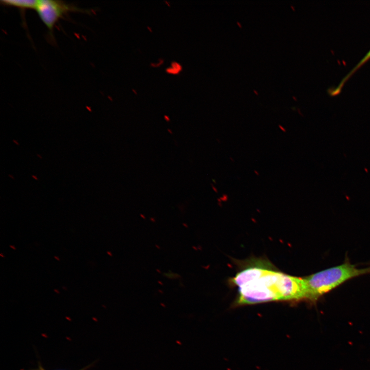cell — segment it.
I'll return each instance as SVG.
<instances>
[{"instance_id":"6da1fadb","label":"cell","mask_w":370,"mask_h":370,"mask_svg":"<svg viewBox=\"0 0 370 370\" xmlns=\"http://www.w3.org/2000/svg\"><path fill=\"white\" fill-rule=\"evenodd\" d=\"M238 288L235 304H256L271 301L308 300L304 278L273 269L267 261L255 260L237 272L231 280Z\"/></svg>"},{"instance_id":"7a4b0ae2","label":"cell","mask_w":370,"mask_h":370,"mask_svg":"<svg viewBox=\"0 0 370 370\" xmlns=\"http://www.w3.org/2000/svg\"><path fill=\"white\" fill-rule=\"evenodd\" d=\"M370 273V266L358 268L348 260L340 265L320 271L305 277L308 286V301L316 303L320 297L345 282Z\"/></svg>"},{"instance_id":"3957f363","label":"cell","mask_w":370,"mask_h":370,"mask_svg":"<svg viewBox=\"0 0 370 370\" xmlns=\"http://www.w3.org/2000/svg\"><path fill=\"white\" fill-rule=\"evenodd\" d=\"M41 20L52 37L53 30L58 21L70 12L88 13L90 11L73 4L58 0H40L35 9Z\"/></svg>"},{"instance_id":"277c9868","label":"cell","mask_w":370,"mask_h":370,"mask_svg":"<svg viewBox=\"0 0 370 370\" xmlns=\"http://www.w3.org/2000/svg\"><path fill=\"white\" fill-rule=\"evenodd\" d=\"M38 1L36 0H1V5L6 7H12L20 9L21 11L26 10L35 9Z\"/></svg>"},{"instance_id":"5b68a950","label":"cell","mask_w":370,"mask_h":370,"mask_svg":"<svg viewBox=\"0 0 370 370\" xmlns=\"http://www.w3.org/2000/svg\"><path fill=\"white\" fill-rule=\"evenodd\" d=\"M370 59V49L365 54V55L362 58V59L359 62L357 65L343 79L338 86L334 91V93H338L340 89L342 88L345 82L350 77V76L357 71L360 67H361L363 64L367 62Z\"/></svg>"},{"instance_id":"8992f818","label":"cell","mask_w":370,"mask_h":370,"mask_svg":"<svg viewBox=\"0 0 370 370\" xmlns=\"http://www.w3.org/2000/svg\"><path fill=\"white\" fill-rule=\"evenodd\" d=\"M93 364H94V363H91V364H89V365L85 366L84 367H83V368H81V369H79V370H87L88 368H90V367L93 365ZM29 370H47V369H45L43 367V366H42V364L40 363V362H39V363H38V367L37 368H34V369H29ZM55 370H61V369H55Z\"/></svg>"},{"instance_id":"52a82bcc","label":"cell","mask_w":370,"mask_h":370,"mask_svg":"<svg viewBox=\"0 0 370 370\" xmlns=\"http://www.w3.org/2000/svg\"><path fill=\"white\" fill-rule=\"evenodd\" d=\"M164 274H165V276H166L167 278H170V279H171V278L175 279V278H177L176 274H175V273H172V272H170V273L167 272V273H165Z\"/></svg>"},{"instance_id":"ba28073f","label":"cell","mask_w":370,"mask_h":370,"mask_svg":"<svg viewBox=\"0 0 370 370\" xmlns=\"http://www.w3.org/2000/svg\"><path fill=\"white\" fill-rule=\"evenodd\" d=\"M32 177H33V178H34L35 179H38V178H37L36 177H35V176H32Z\"/></svg>"},{"instance_id":"9c48e42d","label":"cell","mask_w":370,"mask_h":370,"mask_svg":"<svg viewBox=\"0 0 370 370\" xmlns=\"http://www.w3.org/2000/svg\"><path fill=\"white\" fill-rule=\"evenodd\" d=\"M54 257H55V258H57V260H59V259L58 257H55V256Z\"/></svg>"},{"instance_id":"30bf717a","label":"cell","mask_w":370,"mask_h":370,"mask_svg":"<svg viewBox=\"0 0 370 370\" xmlns=\"http://www.w3.org/2000/svg\"><path fill=\"white\" fill-rule=\"evenodd\" d=\"M54 291H56V292H59L58 291H57V290H54Z\"/></svg>"}]
</instances>
